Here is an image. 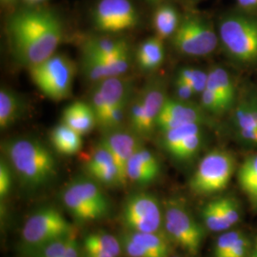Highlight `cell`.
Returning <instances> with one entry per match:
<instances>
[{
	"instance_id": "cell-1",
	"label": "cell",
	"mask_w": 257,
	"mask_h": 257,
	"mask_svg": "<svg viewBox=\"0 0 257 257\" xmlns=\"http://www.w3.org/2000/svg\"><path fill=\"white\" fill-rule=\"evenodd\" d=\"M10 42L19 60L28 68L55 55L62 41L59 19L48 10H24L10 19Z\"/></svg>"
},
{
	"instance_id": "cell-2",
	"label": "cell",
	"mask_w": 257,
	"mask_h": 257,
	"mask_svg": "<svg viewBox=\"0 0 257 257\" xmlns=\"http://www.w3.org/2000/svg\"><path fill=\"white\" fill-rule=\"evenodd\" d=\"M3 151L14 173L28 189L37 190L46 186L57 174L55 156L37 139H10L3 144Z\"/></svg>"
},
{
	"instance_id": "cell-3",
	"label": "cell",
	"mask_w": 257,
	"mask_h": 257,
	"mask_svg": "<svg viewBox=\"0 0 257 257\" xmlns=\"http://www.w3.org/2000/svg\"><path fill=\"white\" fill-rule=\"evenodd\" d=\"M219 40L236 61L257 62V19L246 15H229L219 24Z\"/></svg>"
},
{
	"instance_id": "cell-4",
	"label": "cell",
	"mask_w": 257,
	"mask_h": 257,
	"mask_svg": "<svg viewBox=\"0 0 257 257\" xmlns=\"http://www.w3.org/2000/svg\"><path fill=\"white\" fill-rule=\"evenodd\" d=\"M28 69L33 82L48 98L58 101L71 94L75 66L68 56L55 54Z\"/></svg>"
},
{
	"instance_id": "cell-5",
	"label": "cell",
	"mask_w": 257,
	"mask_h": 257,
	"mask_svg": "<svg viewBox=\"0 0 257 257\" xmlns=\"http://www.w3.org/2000/svg\"><path fill=\"white\" fill-rule=\"evenodd\" d=\"M164 228L168 238L192 256L198 254L202 246L205 231L184 203L171 199L164 210Z\"/></svg>"
},
{
	"instance_id": "cell-6",
	"label": "cell",
	"mask_w": 257,
	"mask_h": 257,
	"mask_svg": "<svg viewBox=\"0 0 257 257\" xmlns=\"http://www.w3.org/2000/svg\"><path fill=\"white\" fill-rule=\"evenodd\" d=\"M74 235V228L64 215L53 207H43L25 221L21 239L28 252L56 239Z\"/></svg>"
},
{
	"instance_id": "cell-7",
	"label": "cell",
	"mask_w": 257,
	"mask_h": 257,
	"mask_svg": "<svg viewBox=\"0 0 257 257\" xmlns=\"http://www.w3.org/2000/svg\"><path fill=\"white\" fill-rule=\"evenodd\" d=\"M235 160L229 152L213 150L203 157L190 179V188L199 195L220 193L230 183Z\"/></svg>"
},
{
	"instance_id": "cell-8",
	"label": "cell",
	"mask_w": 257,
	"mask_h": 257,
	"mask_svg": "<svg viewBox=\"0 0 257 257\" xmlns=\"http://www.w3.org/2000/svg\"><path fill=\"white\" fill-rule=\"evenodd\" d=\"M121 221L128 231L160 232L164 214L155 195L140 192L131 194L124 202Z\"/></svg>"
},
{
	"instance_id": "cell-9",
	"label": "cell",
	"mask_w": 257,
	"mask_h": 257,
	"mask_svg": "<svg viewBox=\"0 0 257 257\" xmlns=\"http://www.w3.org/2000/svg\"><path fill=\"white\" fill-rule=\"evenodd\" d=\"M164 88L158 84H149L128 107L127 119L131 130L139 137H149L156 128V122L166 99Z\"/></svg>"
},
{
	"instance_id": "cell-10",
	"label": "cell",
	"mask_w": 257,
	"mask_h": 257,
	"mask_svg": "<svg viewBox=\"0 0 257 257\" xmlns=\"http://www.w3.org/2000/svg\"><path fill=\"white\" fill-rule=\"evenodd\" d=\"M173 37L175 49L190 56L210 55L214 52L219 41L211 24L195 16L186 17Z\"/></svg>"
},
{
	"instance_id": "cell-11",
	"label": "cell",
	"mask_w": 257,
	"mask_h": 257,
	"mask_svg": "<svg viewBox=\"0 0 257 257\" xmlns=\"http://www.w3.org/2000/svg\"><path fill=\"white\" fill-rule=\"evenodd\" d=\"M93 22L101 32L127 31L138 25V11L130 0H100L93 12Z\"/></svg>"
},
{
	"instance_id": "cell-12",
	"label": "cell",
	"mask_w": 257,
	"mask_h": 257,
	"mask_svg": "<svg viewBox=\"0 0 257 257\" xmlns=\"http://www.w3.org/2000/svg\"><path fill=\"white\" fill-rule=\"evenodd\" d=\"M139 136L135 132L124 128H113L106 131L100 142L109 150L119 172L123 186L128 182L127 165L130 158L138 151L140 144Z\"/></svg>"
},
{
	"instance_id": "cell-13",
	"label": "cell",
	"mask_w": 257,
	"mask_h": 257,
	"mask_svg": "<svg viewBox=\"0 0 257 257\" xmlns=\"http://www.w3.org/2000/svg\"><path fill=\"white\" fill-rule=\"evenodd\" d=\"M204 110L189 101L167 98L156 122V128L166 132L184 125H203L207 121Z\"/></svg>"
},
{
	"instance_id": "cell-14",
	"label": "cell",
	"mask_w": 257,
	"mask_h": 257,
	"mask_svg": "<svg viewBox=\"0 0 257 257\" xmlns=\"http://www.w3.org/2000/svg\"><path fill=\"white\" fill-rule=\"evenodd\" d=\"M85 169L90 178L100 185L123 186L115 161L102 142H99L87 157Z\"/></svg>"
},
{
	"instance_id": "cell-15",
	"label": "cell",
	"mask_w": 257,
	"mask_h": 257,
	"mask_svg": "<svg viewBox=\"0 0 257 257\" xmlns=\"http://www.w3.org/2000/svg\"><path fill=\"white\" fill-rule=\"evenodd\" d=\"M66 188L74 193L99 219L104 218L110 211V201L102 191L100 184L92 178L79 177L68 184Z\"/></svg>"
},
{
	"instance_id": "cell-16",
	"label": "cell",
	"mask_w": 257,
	"mask_h": 257,
	"mask_svg": "<svg viewBox=\"0 0 257 257\" xmlns=\"http://www.w3.org/2000/svg\"><path fill=\"white\" fill-rule=\"evenodd\" d=\"M161 173L159 160L153 152L140 146L128 160L127 179L140 186L156 181Z\"/></svg>"
},
{
	"instance_id": "cell-17",
	"label": "cell",
	"mask_w": 257,
	"mask_h": 257,
	"mask_svg": "<svg viewBox=\"0 0 257 257\" xmlns=\"http://www.w3.org/2000/svg\"><path fill=\"white\" fill-rule=\"evenodd\" d=\"M233 125L241 141L257 131V93L247 92L239 100L233 115Z\"/></svg>"
},
{
	"instance_id": "cell-18",
	"label": "cell",
	"mask_w": 257,
	"mask_h": 257,
	"mask_svg": "<svg viewBox=\"0 0 257 257\" xmlns=\"http://www.w3.org/2000/svg\"><path fill=\"white\" fill-rule=\"evenodd\" d=\"M62 121L65 125L73 128L80 136L89 134L98 125L91 104L84 101H75L66 107Z\"/></svg>"
},
{
	"instance_id": "cell-19",
	"label": "cell",
	"mask_w": 257,
	"mask_h": 257,
	"mask_svg": "<svg viewBox=\"0 0 257 257\" xmlns=\"http://www.w3.org/2000/svg\"><path fill=\"white\" fill-rule=\"evenodd\" d=\"M96 87L101 91L108 105L109 111L118 107L128 108L132 100V89L130 83L126 79H123L121 76L110 77L98 82Z\"/></svg>"
},
{
	"instance_id": "cell-20",
	"label": "cell",
	"mask_w": 257,
	"mask_h": 257,
	"mask_svg": "<svg viewBox=\"0 0 257 257\" xmlns=\"http://www.w3.org/2000/svg\"><path fill=\"white\" fill-rule=\"evenodd\" d=\"M165 59L163 39L155 37L143 41L137 50V60L141 69L153 71L159 68Z\"/></svg>"
},
{
	"instance_id": "cell-21",
	"label": "cell",
	"mask_w": 257,
	"mask_h": 257,
	"mask_svg": "<svg viewBox=\"0 0 257 257\" xmlns=\"http://www.w3.org/2000/svg\"><path fill=\"white\" fill-rule=\"evenodd\" d=\"M81 137L82 136L65 125L64 123L57 125L50 134L53 147L56 152L65 156H73L81 150L83 144Z\"/></svg>"
},
{
	"instance_id": "cell-22",
	"label": "cell",
	"mask_w": 257,
	"mask_h": 257,
	"mask_svg": "<svg viewBox=\"0 0 257 257\" xmlns=\"http://www.w3.org/2000/svg\"><path fill=\"white\" fill-rule=\"evenodd\" d=\"M237 180L252 210L257 211V154L244 160L237 172Z\"/></svg>"
},
{
	"instance_id": "cell-23",
	"label": "cell",
	"mask_w": 257,
	"mask_h": 257,
	"mask_svg": "<svg viewBox=\"0 0 257 257\" xmlns=\"http://www.w3.org/2000/svg\"><path fill=\"white\" fill-rule=\"evenodd\" d=\"M206 88L218 94L229 107L234 104L236 97V89L227 70L215 67L208 73V81Z\"/></svg>"
},
{
	"instance_id": "cell-24",
	"label": "cell",
	"mask_w": 257,
	"mask_h": 257,
	"mask_svg": "<svg viewBox=\"0 0 257 257\" xmlns=\"http://www.w3.org/2000/svg\"><path fill=\"white\" fill-rule=\"evenodd\" d=\"M23 112V103L19 95L12 90L2 87L0 90V128L14 125Z\"/></svg>"
},
{
	"instance_id": "cell-25",
	"label": "cell",
	"mask_w": 257,
	"mask_h": 257,
	"mask_svg": "<svg viewBox=\"0 0 257 257\" xmlns=\"http://www.w3.org/2000/svg\"><path fill=\"white\" fill-rule=\"evenodd\" d=\"M127 51H130L128 42L114 37H95L88 40L83 48V54L99 57H109Z\"/></svg>"
},
{
	"instance_id": "cell-26",
	"label": "cell",
	"mask_w": 257,
	"mask_h": 257,
	"mask_svg": "<svg viewBox=\"0 0 257 257\" xmlns=\"http://www.w3.org/2000/svg\"><path fill=\"white\" fill-rule=\"evenodd\" d=\"M180 18L177 10L171 5H161L156 9L153 23L156 37L161 39L173 37L180 25Z\"/></svg>"
},
{
	"instance_id": "cell-27",
	"label": "cell",
	"mask_w": 257,
	"mask_h": 257,
	"mask_svg": "<svg viewBox=\"0 0 257 257\" xmlns=\"http://www.w3.org/2000/svg\"><path fill=\"white\" fill-rule=\"evenodd\" d=\"M82 249H100L110 252L116 257H120L123 252L120 238L105 230L94 231L85 236Z\"/></svg>"
},
{
	"instance_id": "cell-28",
	"label": "cell",
	"mask_w": 257,
	"mask_h": 257,
	"mask_svg": "<svg viewBox=\"0 0 257 257\" xmlns=\"http://www.w3.org/2000/svg\"><path fill=\"white\" fill-rule=\"evenodd\" d=\"M130 238L140 245L149 248L159 257H170L171 248L168 237L160 232H141V231H125Z\"/></svg>"
},
{
	"instance_id": "cell-29",
	"label": "cell",
	"mask_w": 257,
	"mask_h": 257,
	"mask_svg": "<svg viewBox=\"0 0 257 257\" xmlns=\"http://www.w3.org/2000/svg\"><path fill=\"white\" fill-rule=\"evenodd\" d=\"M202 219L205 227L213 232H223L230 230L224 218L219 198L213 199L204 206Z\"/></svg>"
},
{
	"instance_id": "cell-30",
	"label": "cell",
	"mask_w": 257,
	"mask_h": 257,
	"mask_svg": "<svg viewBox=\"0 0 257 257\" xmlns=\"http://www.w3.org/2000/svg\"><path fill=\"white\" fill-rule=\"evenodd\" d=\"M203 144L202 128H198L192 135L185 138L183 142L175 148V150L170 154L178 161H187L192 159L193 156H196Z\"/></svg>"
},
{
	"instance_id": "cell-31",
	"label": "cell",
	"mask_w": 257,
	"mask_h": 257,
	"mask_svg": "<svg viewBox=\"0 0 257 257\" xmlns=\"http://www.w3.org/2000/svg\"><path fill=\"white\" fill-rule=\"evenodd\" d=\"M177 77L190 84L196 93H201L207 86L208 73L196 68L184 67L178 71Z\"/></svg>"
},
{
	"instance_id": "cell-32",
	"label": "cell",
	"mask_w": 257,
	"mask_h": 257,
	"mask_svg": "<svg viewBox=\"0 0 257 257\" xmlns=\"http://www.w3.org/2000/svg\"><path fill=\"white\" fill-rule=\"evenodd\" d=\"M69 237L56 239L55 241L49 242L42 245L34 250L30 251L31 257H63L69 243Z\"/></svg>"
},
{
	"instance_id": "cell-33",
	"label": "cell",
	"mask_w": 257,
	"mask_h": 257,
	"mask_svg": "<svg viewBox=\"0 0 257 257\" xmlns=\"http://www.w3.org/2000/svg\"><path fill=\"white\" fill-rule=\"evenodd\" d=\"M220 205L224 218L231 229L241 220V209L238 201L234 197H220Z\"/></svg>"
},
{
	"instance_id": "cell-34",
	"label": "cell",
	"mask_w": 257,
	"mask_h": 257,
	"mask_svg": "<svg viewBox=\"0 0 257 257\" xmlns=\"http://www.w3.org/2000/svg\"><path fill=\"white\" fill-rule=\"evenodd\" d=\"M202 109L214 114H221L230 109L229 105L218 94L206 88L201 92Z\"/></svg>"
},
{
	"instance_id": "cell-35",
	"label": "cell",
	"mask_w": 257,
	"mask_h": 257,
	"mask_svg": "<svg viewBox=\"0 0 257 257\" xmlns=\"http://www.w3.org/2000/svg\"><path fill=\"white\" fill-rule=\"evenodd\" d=\"M120 242L123 252L128 257H159L149 248L130 238L126 232L121 235Z\"/></svg>"
},
{
	"instance_id": "cell-36",
	"label": "cell",
	"mask_w": 257,
	"mask_h": 257,
	"mask_svg": "<svg viewBox=\"0 0 257 257\" xmlns=\"http://www.w3.org/2000/svg\"><path fill=\"white\" fill-rule=\"evenodd\" d=\"M90 104L95 113L98 125L101 126L102 128H104L106 120H107V116H108L109 108H108V105L102 94L101 91L97 87H95L92 91Z\"/></svg>"
},
{
	"instance_id": "cell-37",
	"label": "cell",
	"mask_w": 257,
	"mask_h": 257,
	"mask_svg": "<svg viewBox=\"0 0 257 257\" xmlns=\"http://www.w3.org/2000/svg\"><path fill=\"white\" fill-rule=\"evenodd\" d=\"M250 246L251 239L243 230H237L226 257H248Z\"/></svg>"
},
{
	"instance_id": "cell-38",
	"label": "cell",
	"mask_w": 257,
	"mask_h": 257,
	"mask_svg": "<svg viewBox=\"0 0 257 257\" xmlns=\"http://www.w3.org/2000/svg\"><path fill=\"white\" fill-rule=\"evenodd\" d=\"M13 186V169L6 159H1L0 162V196L5 198Z\"/></svg>"
},
{
	"instance_id": "cell-39",
	"label": "cell",
	"mask_w": 257,
	"mask_h": 257,
	"mask_svg": "<svg viewBox=\"0 0 257 257\" xmlns=\"http://www.w3.org/2000/svg\"><path fill=\"white\" fill-rule=\"evenodd\" d=\"M175 94L177 97L176 99H179L182 101H189L196 93L190 84H188L186 81H184L183 79L177 76L175 79Z\"/></svg>"
},
{
	"instance_id": "cell-40",
	"label": "cell",
	"mask_w": 257,
	"mask_h": 257,
	"mask_svg": "<svg viewBox=\"0 0 257 257\" xmlns=\"http://www.w3.org/2000/svg\"><path fill=\"white\" fill-rule=\"evenodd\" d=\"M63 257H83L81 248L78 244V241L74 237V235H72L69 239L68 247Z\"/></svg>"
},
{
	"instance_id": "cell-41",
	"label": "cell",
	"mask_w": 257,
	"mask_h": 257,
	"mask_svg": "<svg viewBox=\"0 0 257 257\" xmlns=\"http://www.w3.org/2000/svg\"><path fill=\"white\" fill-rule=\"evenodd\" d=\"M83 257H116L100 249H83Z\"/></svg>"
},
{
	"instance_id": "cell-42",
	"label": "cell",
	"mask_w": 257,
	"mask_h": 257,
	"mask_svg": "<svg viewBox=\"0 0 257 257\" xmlns=\"http://www.w3.org/2000/svg\"><path fill=\"white\" fill-rule=\"evenodd\" d=\"M239 6L247 12L257 11V0H236Z\"/></svg>"
},
{
	"instance_id": "cell-43",
	"label": "cell",
	"mask_w": 257,
	"mask_h": 257,
	"mask_svg": "<svg viewBox=\"0 0 257 257\" xmlns=\"http://www.w3.org/2000/svg\"><path fill=\"white\" fill-rule=\"evenodd\" d=\"M248 257H257V235L251 238V246Z\"/></svg>"
},
{
	"instance_id": "cell-44",
	"label": "cell",
	"mask_w": 257,
	"mask_h": 257,
	"mask_svg": "<svg viewBox=\"0 0 257 257\" xmlns=\"http://www.w3.org/2000/svg\"><path fill=\"white\" fill-rule=\"evenodd\" d=\"M29 2H32V3H37V2H40V1H43V0H27Z\"/></svg>"
},
{
	"instance_id": "cell-45",
	"label": "cell",
	"mask_w": 257,
	"mask_h": 257,
	"mask_svg": "<svg viewBox=\"0 0 257 257\" xmlns=\"http://www.w3.org/2000/svg\"><path fill=\"white\" fill-rule=\"evenodd\" d=\"M147 1H150V2H157V1H159V0H147Z\"/></svg>"
},
{
	"instance_id": "cell-46",
	"label": "cell",
	"mask_w": 257,
	"mask_h": 257,
	"mask_svg": "<svg viewBox=\"0 0 257 257\" xmlns=\"http://www.w3.org/2000/svg\"><path fill=\"white\" fill-rule=\"evenodd\" d=\"M3 1H12V0H3Z\"/></svg>"
},
{
	"instance_id": "cell-47",
	"label": "cell",
	"mask_w": 257,
	"mask_h": 257,
	"mask_svg": "<svg viewBox=\"0 0 257 257\" xmlns=\"http://www.w3.org/2000/svg\"><path fill=\"white\" fill-rule=\"evenodd\" d=\"M173 257H177V256H173Z\"/></svg>"
}]
</instances>
